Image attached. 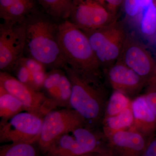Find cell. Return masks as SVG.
<instances>
[{"mask_svg": "<svg viewBox=\"0 0 156 156\" xmlns=\"http://www.w3.org/2000/svg\"><path fill=\"white\" fill-rule=\"evenodd\" d=\"M58 26L36 11L26 19V50L30 57L51 69H63L66 65L58 43Z\"/></svg>", "mask_w": 156, "mask_h": 156, "instance_id": "cell-1", "label": "cell"}, {"mask_svg": "<svg viewBox=\"0 0 156 156\" xmlns=\"http://www.w3.org/2000/svg\"><path fill=\"white\" fill-rule=\"evenodd\" d=\"M63 69L71 83L69 108L94 128L102 122L107 102L101 78L81 74L66 65Z\"/></svg>", "mask_w": 156, "mask_h": 156, "instance_id": "cell-2", "label": "cell"}, {"mask_svg": "<svg viewBox=\"0 0 156 156\" xmlns=\"http://www.w3.org/2000/svg\"><path fill=\"white\" fill-rule=\"evenodd\" d=\"M58 43L66 66L81 74L101 78L103 70L83 31L66 20L58 26Z\"/></svg>", "mask_w": 156, "mask_h": 156, "instance_id": "cell-3", "label": "cell"}, {"mask_svg": "<svg viewBox=\"0 0 156 156\" xmlns=\"http://www.w3.org/2000/svg\"><path fill=\"white\" fill-rule=\"evenodd\" d=\"M84 32L103 71L118 61L128 36L122 23L116 20L101 28Z\"/></svg>", "mask_w": 156, "mask_h": 156, "instance_id": "cell-4", "label": "cell"}, {"mask_svg": "<svg viewBox=\"0 0 156 156\" xmlns=\"http://www.w3.org/2000/svg\"><path fill=\"white\" fill-rule=\"evenodd\" d=\"M26 47V19L0 26V69L14 71L22 59Z\"/></svg>", "mask_w": 156, "mask_h": 156, "instance_id": "cell-5", "label": "cell"}, {"mask_svg": "<svg viewBox=\"0 0 156 156\" xmlns=\"http://www.w3.org/2000/svg\"><path fill=\"white\" fill-rule=\"evenodd\" d=\"M0 86L20 101L25 111L42 118L58 106L46 94L20 83L8 72H1Z\"/></svg>", "mask_w": 156, "mask_h": 156, "instance_id": "cell-6", "label": "cell"}, {"mask_svg": "<svg viewBox=\"0 0 156 156\" xmlns=\"http://www.w3.org/2000/svg\"><path fill=\"white\" fill-rule=\"evenodd\" d=\"M87 126L85 120L70 108L53 110L43 118L41 131L37 144L44 154L62 135L80 126Z\"/></svg>", "mask_w": 156, "mask_h": 156, "instance_id": "cell-7", "label": "cell"}, {"mask_svg": "<svg viewBox=\"0 0 156 156\" xmlns=\"http://www.w3.org/2000/svg\"><path fill=\"white\" fill-rule=\"evenodd\" d=\"M43 121L42 117L25 111L8 119L1 120L0 142L37 144Z\"/></svg>", "mask_w": 156, "mask_h": 156, "instance_id": "cell-8", "label": "cell"}, {"mask_svg": "<svg viewBox=\"0 0 156 156\" xmlns=\"http://www.w3.org/2000/svg\"><path fill=\"white\" fill-rule=\"evenodd\" d=\"M69 19L83 31L101 28L117 20L97 0H73Z\"/></svg>", "mask_w": 156, "mask_h": 156, "instance_id": "cell-9", "label": "cell"}, {"mask_svg": "<svg viewBox=\"0 0 156 156\" xmlns=\"http://www.w3.org/2000/svg\"><path fill=\"white\" fill-rule=\"evenodd\" d=\"M118 61L134 71L145 81L147 86L155 75L156 63L150 53L139 41L131 35L128 34Z\"/></svg>", "mask_w": 156, "mask_h": 156, "instance_id": "cell-10", "label": "cell"}, {"mask_svg": "<svg viewBox=\"0 0 156 156\" xmlns=\"http://www.w3.org/2000/svg\"><path fill=\"white\" fill-rule=\"evenodd\" d=\"M103 133L113 156H141L150 140L132 128Z\"/></svg>", "mask_w": 156, "mask_h": 156, "instance_id": "cell-11", "label": "cell"}, {"mask_svg": "<svg viewBox=\"0 0 156 156\" xmlns=\"http://www.w3.org/2000/svg\"><path fill=\"white\" fill-rule=\"evenodd\" d=\"M105 73L114 90L119 91L128 97L139 94L147 83L134 71L119 61L110 66Z\"/></svg>", "mask_w": 156, "mask_h": 156, "instance_id": "cell-12", "label": "cell"}, {"mask_svg": "<svg viewBox=\"0 0 156 156\" xmlns=\"http://www.w3.org/2000/svg\"><path fill=\"white\" fill-rule=\"evenodd\" d=\"M131 108L134 120L131 128L151 139L156 134V116L144 95L137 96L132 100Z\"/></svg>", "mask_w": 156, "mask_h": 156, "instance_id": "cell-13", "label": "cell"}, {"mask_svg": "<svg viewBox=\"0 0 156 156\" xmlns=\"http://www.w3.org/2000/svg\"><path fill=\"white\" fill-rule=\"evenodd\" d=\"M72 131L55 140L43 154L44 156H78L89 153L74 136Z\"/></svg>", "mask_w": 156, "mask_h": 156, "instance_id": "cell-14", "label": "cell"}, {"mask_svg": "<svg viewBox=\"0 0 156 156\" xmlns=\"http://www.w3.org/2000/svg\"><path fill=\"white\" fill-rule=\"evenodd\" d=\"M36 0H20L0 12L3 23L21 22L36 11Z\"/></svg>", "mask_w": 156, "mask_h": 156, "instance_id": "cell-15", "label": "cell"}, {"mask_svg": "<svg viewBox=\"0 0 156 156\" xmlns=\"http://www.w3.org/2000/svg\"><path fill=\"white\" fill-rule=\"evenodd\" d=\"M134 115L131 106L115 115L104 118L103 133L126 130L131 128L134 123Z\"/></svg>", "mask_w": 156, "mask_h": 156, "instance_id": "cell-16", "label": "cell"}, {"mask_svg": "<svg viewBox=\"0 0 156 156\" xmlns=\"http://www.w3.org/2000/svg\"><path fill=\"white\" fill-rule=\"evenodd\" d=\"M23 111L24 108L20 101L0 86V117L2 120L8 119Z\"/></svg>", "mask_w": 156, "mask_h": 156, "instance_id": "cell-17", "label": "cell"}, {"mask_svg": "<svg viewBox=\"0 0 156 156\" xmlns=\"http://www.w3.org/2000/svg\"><path fill=\"white\" fill-rule=\"evenodd\" d=\"M50 16L58 19L69 18L73 0H36Z\"/></svg>", "mask_w": 156, "mask_h": 156, "instance_id": "cell-18", "label": "cell"}, {"mask_svg": "<svg viewBox=\"0 0 156 156\" xmlns=\"http://www.w3.org/2000/svg\"><path fill=\"white\" fill-rule=\"evenodd\" d=\"M140 33L152 38L156 35V5L154 2L141 11L138 22Z\"/></svg>", "mask_w": 156, "mask_h": 156, "instance_id": "cell-19", "label": "cell"}, {"mask_svg": "<svg viewBox=\"0 0 156 156\" xmlns=\"http://www.w3.org/2000/svg\"><path fill=\"white\" fill-rule=\"evenodd\" d=\"M131 102L132 100L126 94L114 90L108 100L107 101L104 118L113 116L120 113L131 106Z\"/></svg>", "mask_w": 156, "mask_h": 156, "instance_id": "cell-20", "label": "cell"}, {"mask_svg": "<svg viewBox=\"0 0 156 156\" xmlns=\"http://www.w3.org/2000/svg\"><path fill=\"white\" fill-rule=\"evenodd\" d=\"M35 144L11 143L1 147L0 156H39Z\"/></svg>", "mask_w": 156, "mask_h": 156, "instance_id": "cell-21", "label": "cell"}, {"mask_svg": "<svg viewBox=\"0 0 156 156\" xmlns=\"http://www.w3.org/2000/svg\"><path fill=\"white\" fill-rule=\"evenodd\" d=\"M63 72L61 69H54L47 73L43 87V89H44L47 93L46 95L56 101L58 105L59 96L58 85Z\"/></svg>", "mask_w": 156, "mask_h": 156, "instance_id": "cell-22", "label": "cell"}, {"mask_svg": "<svg viewBox=\"0 0 156 156\" xmlns=\"http://www.w3.org/2000/svg\"><path fill=\"white\" fill-rule=\"evenodd\" d=\"M58 106L69 108L70 99L72 94V85L69 78L65 71L62 75L58 85Z\"/></svg>", "mask_w": 156, "mask_h": 156, "instance_id": "cell-23", "label": "cell"}, {"mask_svg": "<svg viewBox=\"0 0 156 156\" xmlns=\"http://www.w3.org/2000/svg\"><path fill=\"white\" fill-rule=\"evenodd\" d=\"M124 9L127 17L139 22L141 12L139 0H124Z\"/></svg>", "mask_w": 156, "mask_h": 156, "instance_id": "cell-24", "label": "cell"}, {"mask_svg": "<svg viewBox=\"0 0 156 156\" xmlns=\"http://www.w3.org/2000/svg\"><path fill=\"white\" fill-rule=\"evenodd\" d=\"M16 79L24 85L31 87L32 73L21 62L14 69Z\"/></svg>", "mask_w": 156, "mask_h": 156, "instance_id": "cell-25", "label": "cell"}, {"mask_svg": "<svg viewBox=\"0 0 156 156\" xmlns=\"http://www.w3.org/2000/svg\"><path fill=\"white\" fill-rule=\"evenodd\" d=\"M47 73L45 70L32 73L31 87L35 90L41 91L43 89Z\"/></svg>", "mask_w": 156, "mask_h": 156, "instance_id": "cell-26", "label": "cell"}, {"mask_svg": "<svg viewBox=\"0 0 156 156\" xmlns=\"http://www.w3.org/2000/svg\"><path fill=\"white\" fill-rule=\"evenodd\" d=\"M20 62L25 66L26 67L31 73L36 72L45 70V66L41 62L32 57H23Z\"/></svg>", "mask_w": 156, "mask_h": 156, "instance_id": "cell-27", "label": "cell"}, {"mask_svg": "<svg viewBox=\"0 0 156 156\" xmlns=\"http://www.w3.org/2000/svg\"><path fill=\"white\" fill-rule=\"evenodd\" d=\"M144 94L147 103L156 116V83L148 85Z\"/></svg>", "mask_w": 156, "mask_h": 156, "instance_id": "cell-28", "label": "cell"}, {"mask_svg": "<svg viewBox=\"0 0 156 156\" xmlns=\"http://www.w3.org/2000/svg\"><path fill=\"white\" fill-rule=\"evenodd\" d=\"M116 17L117 11L124 2V0H97Z\"/></svg>", "mask_w": 156, "mask_h": 156, "instance_id": "cell-29", "label": "cell"}, {"mask_svg": "<svg viewBox=\"0 0 156 156\" xmlns=\"http://www.w3.org/2000/svg\"><path fill=\"white\" fill-rule=\"evenodd\" d=\"M141 156H156V134L150 140Z\"/></svg>", "mask_w": 156, "mask_h": 156, "instance_id": "cell-30", "label": "cell"}, {"mask_svg": "<svg viewBox=\"0 0 156 156\" xmlns=\"http://www.w3.org/2000/svg\"><path fill=\"white\" fill-rule=\"evenodd\" d=\"M20 0H0V12H2Z\"/></svg>", "mask_w": 156, "mask_h": 156, "instance_id": "cell-31", "label": "cell"}, {"mask_svg": "<svg viewBox=\"0 0 156 156\" xmlns=\"http://www.w3.org/2000/svg\"><path fill=\"white\" fill-rule=\"evenodd\" d=\"M78 156H113L110 152H94L88 153Z\"/></svg>", "mask_w": 156, "mask_h": 156, "instance_id": "cell-32", "label": "cell"}, {"mask_svg": "<svg viewBox=\"0 0 156 156\" xmlns=\"http://www.w3.org/2000/svg\"><path fill=\"white\" fill-rule=\"evenodd\" d=\"M141 6V11L143 9L147 8L152 3H153V0H139Z\"/></svg>", "mask_w": 156, "mask_h": 156, "instance_id": "cell-33", "label": "cell"}, {"mask_svg": "<svg viewBox=\"0 0 156 156\" xmlns=\"http://www.w3.org/2000/svg\"><path fill=\"white\" fill-rule=\"evenodd\" d=\"M155 78H156V74H155Z\"/></svg>", "mask_w": 156, "mask_h": 156, "instance_id": "cell-34", "label": "cell"}, {"mask_svg": "<svg viewBox=\"0 0 156 156\" xmlns=\"http://www.w3.org/2000/svg\"><path fill=\"white\" fill-rule=\"evenodd\" d=\"M155 5H156V3H155Z\"/></svg>", "mask_w": 156, "mask_h": 156, "instance_id": "cell-35", "label": "cell"}]
</instances>
